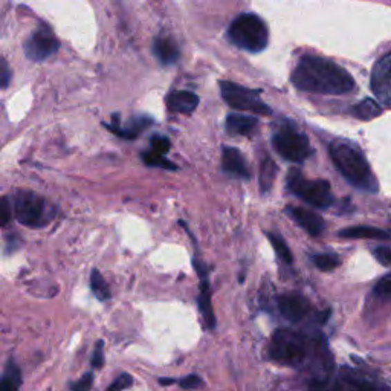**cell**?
<instances>
[{"label":"cell","instance_id":"cell-5","mask_svg":"<svg viewBox=\"0 0 391 391\" xmlns=\"http://www.w3.org/2000/svg\"><path fill=\"white\" fill-rule=\"evenodd\" d=\"M286 184L289 191L315 208L325 209L332 207L333 200H335L332 194V187L327 180L324 179L309 180L303 176V173L300 170L296 169H292L287 173Z\"/></svg>","mask_w":391,"mask_h":391},{"label":"cell","instance_id":"cell-36","mask_svg":"<svg viewBox=\"0 0 391 391\" xmlns=\"http://www.w3.org/2000/svg\"><path fill=\"white\" fill-rule=\"evenodd\" d=\"M90 364L93 368H101L104 365V343L103 341L97 343Z\"/></svg>","mask_w":391,"mask_h":391},{"label":"cell","instance_id":"cell-4","mask_svg":"<svg viewBox=\"0 0 391 391\" xmlns=\"http://www.w3.org/2000/svg\"><path fill=\"white\" fill-rule=\"evenodd\" d=\"M228 39L237 48L257 54L265 50L269 43V31L256 14H242L229 25Z\"/></svg>","mask_w":391,"mask_h":391},{"label":"cell","instance_id":"cell-8","mask_svg":"<svg viewBox=\"0 0 391 391\" xmlns=\"http://www.w3.org/2000/svg\"><path fill=\"white\" fill-rule=\"evenodd\" d=\"M14 214L25 227L39 228L50 220L46 200L32 191L20 190L14 199Z\"/></svg>","mask_w":391,"mask_h":391},{"label":"cell","instance_id":"cell-35","mask_svg":"<svg viewBox=\"0 0 391 391\" xmlns=\"http://www.w3.org/2000/svg\"><path fill=\"white\" fill-rule=\"evenodd\" d=\"M373 254L382 266L388 267L391 265V249L388 248V246H379V248H376L373 251Z\"/></svg>","mask_w":391,"mask_h":391},{"label":"cell","instance_id":"cell-33","mask_svg":"<svg viewBox=\"0 0 391 391\" xmlns=\"http://www.w3.org/2000/svg\"><path fill=\"white\" fill-rule=\"evenodd\" d=\"M202 383H204V381H202L200 376L198 374H188L185 376V378L179 381L180 388H184V390H196V388L202 387Z\"/></svg>","mask_w":391,"mask_h":391},{"label":"cell","instance_id":"cell-2","mask_svg":"<svg viewBox=\"0 0 391 391\" xmlns=\"http://www.w3.org/2000/svg\"><path fill=\"white\" fill-rule=\"evenodd\" d=\"M329 155L336 170L350 185L367 193H378L379 182L365 156L354 144L341 140L333 141L329 146Z\"/></svg>","mask_w":391,"mask_h":391},{"label":"cell","instance_id":"cell-12","mask_svg":"<svg viewBox=\"0 0 391 391\" xmlns=\"http://www.w3.org/2000/svg\"><path fill=\"white\" fill-rule=\"evenodd\" d=\"M277 307L280 314L292 323L303 321L304 318L312 312V304H310V301L306 296L296 292H287L280 295L277 300Z\"/></svg>","mask_w":391,"mask_h":391},{"label":"cell","instance_id":"cell-20","mask_svg":"<svg viewBox=\"0 0 391 391\" xmlns=\"http://www.w3.org/2000/svg\"><path fill=\"white\" fill-rule=\"evenodd\" d=\"M339 237L344 238H370V240H390L387 231L373 227H352L339 231Z\"/></svg>","mask_w":391,"mask_h":391},{"label":"cell","instance_id":"cell-19","mask_svg":"<svg viewBox=\"0 0 391 391\" xmlns=\"http://www.w3.org/2000/svg\"><path fill=\"white\" fill-rule=\"evenodd\" d=\"M258 124L257 118L246 117V115L231 113L227 118V132L229 135H240V136H249L254 132Z\"/></svg>","mask_w":391,"mask_h":391},{"label":"cell","instance_id":"cell-30","mask_svg":"<svg viewBox=\"0 0 391 391\" xmlns=\"http://www.w3.org/2000/svg\"><path fill=\"white\" fill-rule=\"evenodd\" d=\"M133 385V378L128 373H122L120 374L117 379H115L113 383L108 385V388L106 391H124L127 388H130Z\"/></svg>","mask_w":391,"mask_h":391},{"label":"cell","instance_id":"cell-10","mask_svg":"<svg viewBox=\"0 0 391 391\" xmlns=\"http://www.w3.org/2000/svg\"><path fill=\"white\" fill-rule=\"evenodd\" d=\"M370 88L381 107L388 108L391 106V53L383 54L374 63Z\"/></svg>","mask_w":391,"mask_h":391},{"label":"cell","instance_id":"cell-34","mask_svg":"<svg viewBox=\"0 0 391 391\" xmlns=\"http://www.w3.org/2000/svg\"><path fill=\"white\" fill-rule=\"evenodd\" d=\"M11 82V69L6 60L0 59V89H6Z\"/></svg>","mask_w":391,"mask_h":391},{"label":"cell","instance_id":"cell-28","mask_svg":"<svg viewBox=\"0 0 391 391\" xmlns=\"http://www.w3.org/2000/svg\"><path fill=\"white\" fill-rule=\"evenodd\" d=\"M374 295L378 296L379 300H383V301H388L391 298V277H390V274L383 275V277L379 280V283L376 285Z\"/></svg>","mask_w":391,"mask_h":391},{"label":"cell","instance_id":"cell-17","mask_svg":"<svg viewBox=\"0 0 391 391\" xmlns=\"http://www.w3.org/2000/svg\"><path fill=\"white\" fill-rule=\"evenodd\" d=\"M166 107L175 113H185L190 115L196 111V107L199 104V97L193 92L187 90H178V92H170L166 95Z\"/></svg>","mask_w":391,"mask_h":391},{"label":"cell","instance_id":"cell-15","mask_svg":"<svg viewBox=\"0 0 391 391\" xmlns=\"http://www.w3.org/2000/svg\"><path fill=\"white\" fill-rule=\"evenodd\" d=\"M222 169L227 173V175H231V176H237L242 179L251 178V173L248 170V166H246V162H245L242 153L234 147L223 149Z\"/></svg>","mask_w":391,"mask_h":391},{"label":"cell","instance_id":"cell-6","mask_svg":"<svg viewBox=\"0 0 391 391\" xmlns=\"http://www.w3.org/2000/svg\"><path fill=\"white\" fill-rule=\"evenodd\" d=\"M272 146L281 158L294 164L304 162L312 155L307 136L298 132L294 126L280 127L272 136Z\"/></svg>","mask_w":391,"mask_h":391},{"label":"cell","instance_id":"cell-21","mask_svg":"<svg viewBox=\"0 0 391 391\" xmlns=\"http://www.w3.org/2000/svg\"><path fill=\"white\" fill-rule=\"evenodd\" d=\"M277 171L278 169L272 159L265 158L262 161V165H260V173H258V184L262 193H267L271 190L275 176H277Z\"/></svg>","mask_w":391,"mask_h":391},{"label":"cell","instance_id":"cell-14","mask_svg":"<svg viewBox=\"0 0 391 391\" xmlns=\"http://www.w3.org/2000/svg\"><path fill=\"white\" fill-rule=\"evenodd\" d=\"M286 211L310 236L318 237L323 234L324 220L320 214H316L315 211H310V209L301 208V207H287Z\"/></svg>","mask_w":391,"mask_h":391},{"label":"cell","instance_id":"cell-27","mask_svg":"<svg viewBox=\"0 0 391 391\" xmlns=\"http://www.w3.org/2000/svg\"><path fill=\"white\" fill-rule=\"evenodd\" d=\"M312 262L320 271H333L341 265L339 258L333 254H316L312 257Z\"/></svg>","mask_w":391,"mask_h":391},{"label":"cell","instance_id":"cell-37","mask_svg":"<svg viewBox=\"0 0 391 391\" xmlns=\"http://www.w3.org/2000/svg\"><path fill=\"white\" fill-rule=\"evenodd\" d=\"M158 382L161 383V385H171V383L176 382V379H173V378H159Z\"/></svg>","mask_w":391,"mask_h":391},{"label":"cell","instance_id":"cell-3","mask_svg":"<svg viewBox=\"0 0 391 391\" xmlns=\"http://www.w3.org/2000/svg\"><path fill=\"white\" fill-rule=\"evenodd\" d=\"M310 353H312V344L303 333L291 329H278L274 333L269 344V358L274 362L298 367L304 364Z\"/></svg>","mask_w":391,"mask_h":391},{"label":"cell","instance_id":"cell-26","mask_svg":"<svg viewBox=\"0 0 391 391\" xmlns=\"http://www.w3.org/2000/svg\"><path fill=\"white\" fill-rule=\"evenodd\" d=\"M141 159L142 162L149 165V166H161V169L165 170H176L178 166L173 164L171 161H169L165 156L158 155L155 151H142L141 153Z\"/></svg>","mask_w":391,"mask_h":391},{"label":"cell","instance_id":"cell-11","mask_svg":"<svg viewBox=\"0 0 391 391\" xmlns=\"http://www.w3.org/2000/svg\"><path fill=\"white\" fill-rule=\"evenodd\" d=\"M60 48L54 32L48 26H40L25 43V54L32 61H43L53 57Z\"/></svg>","mask_w":391,"mask_h":391},{"label":"cell","instance_id":"cell-25","mask_svg":"<svg viewBox=\"0 0 391 391\" xmlns=\"http://www.w3.org/2000/svg\"><path fill=\"white\" fill-rule=\"evenodd\" d=\"M90 287L93 294L97 295V298L101 301H107L111 298V289H108L107 281L104 280L103 275L98 269H93L90 274Z\"/></svg>","mask_w":391,"mask_h":391},{"label":"cell","instance_id":"cell-23","mask_svg":"<svg viewBox=\"0 0 391 391\" xmlns=\"http://www.w3.org/2000/svg\"><path fill=\"white\" fill-rule=\"evenodd\" d=\"M20 383H21L20 368L14 364V361H10L5 373L0 376V391H19Z\"/></svg>","mask_w":391,"mask_h":391},{"label":"cell","instance_id":"cell-18","mask_svg":"<svg viewBox=\"0 0 391 391\" xmlns=\"http://www.w3.org/2000/svg\"><path fill=\"white\" fill-rule=\"evenodd\" d=\"M153 53L158 57V60L161 61L164 66L175 64L180 57V49L178 46L176 40L169 37V35H165V37L162 35V37H158L155 40Z\"/></svg>","mask_w":391,"mask_h":391},{"label":"cell","instance_id":"cell-13","mask_svg":"<svg viewBox=\"0 0 391 391\" xmlns=\"http://www.w3.org/2000/svg\"><path fill=\"white\" fill-rule=\"evenodd\" d=\"M194 267L196 271L199 274L200 278V294H199V309L202 315H204L207 325L209 329L216 327V318H214V312H213V306H211V289H209V280H208V267L199 262V260H194Z\"/></svg>","mask_w":391,"mask_h":391},{"label":"cell","instance_id":"cell-22","mask_svg":"<svg viewBox=\"0 0 391 391\" xmlns=\"http://www.w3.org/2000/svg\"><path fill=\"white\" fill-rule=\"evenodd\" d=\"M352 112L353 115H356L359 120L370 121V120H374L376 117H379V115L383 112V108L381 107L378 101H374L372 98H365V99H362L359 104L354 106L352 108Z\"/></svg>","mask_w":391,"mask_h":391},{"label":"cell","instance_id":"cell-9","mask_svg":"<svg viewBox=\"0 0 391 391\" xmlns=\"http://www.w3.org/2000/svg\"><path fill=\"white\" fill-rule=\"evenodd\" d=\"M310 390L312 391H388L373 381H368L367 378H361V376L344 372L338 374L336 378L330 379H315L310 383Z\"/></svg>","mask_w":391,"mask_h":391},{"label":"cell","instance_id":"cell-32","mask_svg":"<svg viewBox=\"0 0 391 391\" xmlns=\"http://www.w3.org/2000/svg\"><path fill=\"white\" fill-rule=\"evenodd\" d=\"M93 385V373H86L82 379L70 385V391H90Z\"/></svg>","mask_w":391,"mask_h":391},{"label":"cell","instance_id":"cell-7","mask_svg":"<svg viewBox=\"0 0 391 391\" xmlns=\"http://www.w3.org/2000/svg\"><path fill=\"white\" fill-rule=\"evenodd\" d=\"M220 92H222V98L227 101L228 106L237 108V111L265 115V117L272 113L271 107L262 99L260 90L243 88V86L231 82H222Z\"/></svg>","mask_w":391,"mask_h":391},{"label":"cell","instance_id":"cell-29","mask_svg":"<svg viewBox=\"0 0 391 391\" xmlns=\"http://www.w3.org/2000/svg\"><path fill=\"white\" fill-rule=\"evenodd\" d=\"M12 219V207L8 198H0V228L8 225Z\"/></svg>","mask_w":391,"mask_h":391},{"label":"cell","instance_id":"cell-24","mask_svg":"<svg viewBox=\"0 0 391 391\" xmlns=\"http://www.w3.org/2000/svg\"><path fill=\"white\" fill-rule=\"evenodd\" d=\"M267 238H269L275 254H277V257L281 260V262H285L287 265H292L294 263V256H292L291 249H289L287 243L285 242V238L281 236L274 234V233H267Z\"/></svg>","mask_w":391,"mask_h":391},{"label":"cell","instance_id":"cell-31","mask_svg":"<svg viewBox=\"0 0 391 391\" xmlns=\"http://www.w3.org/2000/svg\"><path fill=\"white\" fill-rule=\"evenodd\" d=\"M169 150H170V141L166 140L165 136L155 135L153 137H151V151H155V153L164 156Z\"/></svg>","mask_w":391,"mask_h":391},{"label":"cell","instance_id":"cell-16","mask_svg":"<svg viewBox=\"0 0 391 391\" xmlns=\"http://www.w3.org/2000/svg\"><path fill=\"white\" fill-rule=\"evenodd\" d=\"M151 122H153V121H151L147 117H137V118L130 120L127 122V126L122 127L120 124L118 115H113V122H112V124H106V127L111 130L112 133H115L120 137H124V140H135V137L140 136L142 130L146 128L149 124H151Z\"/></svg>","mask_w":391,"mask_h":391},{"label":"cell","instance_id":"cell-1","mask_svg":"<svg viewBox=\"0 0 391 391\" xmlns=\"http://www.w3.org/2000/svg\"><path fill=\"white\" fill-rule=\"evenodd\" d=\"M291 82L296 89L321 95H344L354 89L349 72L316 55L303 57L292 72Z\"/></svg>","mask_w":391,"mask_h":391}]
</instances>
